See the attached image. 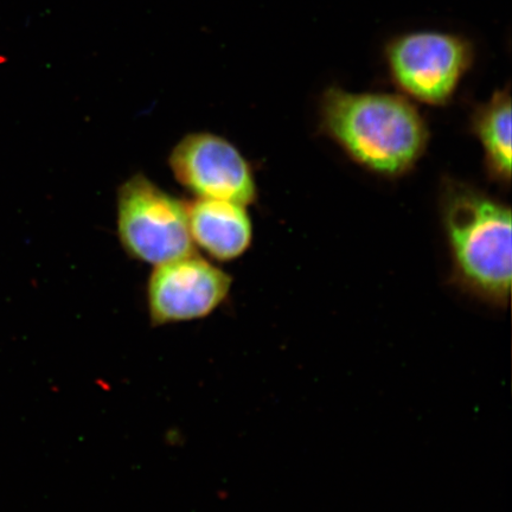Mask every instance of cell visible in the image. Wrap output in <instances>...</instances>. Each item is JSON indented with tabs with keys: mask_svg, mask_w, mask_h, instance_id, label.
Segmentation results:
<instances>
[{
	"mask_svg": "<svg viewBox=\"0 0 512 512\" xmlns=\"http://www.w3.org/2000/svg\"><path fill=\"white\" fill-rule=\"evenodd\" d=\"M322 118L325 131L356 162L379 174L411 169L426 147L424 120L402 96L330 88Z\"/></svg>",
	"mask_w": 512,
	"mask_h": 512,
	"instance_id": "cell-1",
	"label": "cell"
},
{
	"mask_svg": "<svg viewBox=\"0 0 512 512\" xmlns=\"http://www.w3.org/2000/svg\"><path fill=\"white\" fill-rule=\"evenodd\" d=\"M444 222L458 278L496 305L509 302L512 277L511 210L482 192H447Z\"/></svg>",
	"mask_w": 512,
	"mask_h": 512,
	"instance_id": "cell-2",
	"label": "cell"
},
{
	"mask_svg": "<svg viewBox=\"0 0 512 512\" xmlns=\"http://www.w3.org/2000/svg\"><path fill=\"white\" fill-rule=\"evenodd\" d=\"M118 236L134 260L152 266L195 253L187 203L143 174L128 178L117 196Z\"/></svg>",
	"mask_w": 512,
	"mask_h": 512,
	"instance_id": "cell-3",
	"label": "cell"
},
{
	"mask_svg": "<svg viewBox=\"0 0 512 512\" xmlns=\"http://www.w3.org/2000/svg\"><path fill=\"white\" fill-rule=\"evenodd\" d=\"M389 74L403 93L430 105L452 98L473 60L466 38L444 31L396 36L384 49Z\"/></svg>",
	"mask_w": 512,
	"mask_h": 512,
	"instance_id": "cell-4",
	"label": "cell"
},
{
	"mask_svg": "<svg viewBox=\"0 0 512 512\" xmlns=\"http://www.w3.org/2000/svg\"><path fill=\"white\" fill-rule=\"evenodd\" d=\"M233 279L192 253L155 266L146 299L153 328L194 322L213 315L226 302Z\"/></svg>",
	"mask_w": 512,
	"mask_h": 512,
	"instance_id": "cell-5",
	"label": "cell"
},
{
	"mask_svg": "<svg viewBox=\"0 0 512 512\" xmlns=\"http://www.w3.org/2000/svg\"><path fill=\"white\" fill-rule=\"evenodd\" d=\"M176 181L197 198L249 206L256 198L251 165L226 138L209 132L187 134L169 158Z\"/></svg>",
	"mask_w": 512,
	"mask_h": 512,
	"instance_id": "cell-6",
	"label": "cell"
},
{
	"mask_svg": "<svg viewBox=\"0 0 512 512\" xmlns=\"http://www.w3.org/2000/svg\"><path fill=\"white\" fill-rule=\"evenodd\" d=\"M187 209L192 242L211 258L232 261L251 246L253 226L245 206L197 198Z\"/></svg>",
	"mask_w": 512,
	"mask_h": 512,
	"instance_id": "cell-7",
	"label": "cell"
},
{
	"mask_svg": "<svg viewBox=\"0 0 512 512\" xmlns=\"http://www.w3.org/2000/svg\"><path fill=\"white\" fill-rule=\"evenodd\" d=\"M511 96L498 91L475 114V132L483 145L486 164L499 181L511 178Z\"/></svg>",
	"mask_w": 512,
	"mask_h": 512,
	"instance_id": "cell-8",
	"label": "cell"
}]
</instances>
